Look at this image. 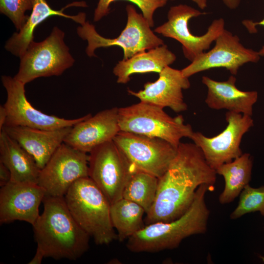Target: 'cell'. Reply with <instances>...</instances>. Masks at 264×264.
<instances>
[{"label":"cell","instance_id":"cell-1","mask_svg":"<svg viewBox=\"0 0 264 264\" xmlns=\"http://www.w3.org/2000/svg\"><path fill=\"white\" fill-rule=\"evenodd\" d=\"M217 175L196 144L180 142L168 169L158 178L154 202L146 214V225L179 217L191 205L201 185L214 187Z\"/></svg>","mask_w":264,"mask_h":264},{"label":"cell","instance_id":"cell-2","mask_svg":"<svg viewBox=\"0 0 264 264\" xmlns=\"http://www.w3.org/2000/svg\"><path fill=\"white\" fill-rule=\"evenodd\" d=\"M44 210L32 225L37 249L44 258L76 260L89 247V235L75 220L64 197L45 196Z\"/></svg>","mask_w":264,"mask_h":264},{"label":"cell","instance_id":"cell-3","mask_svg":"<svg viewBox=\"0 0 264 264\" xmlns=\"http://www.w3.org/2000/svg\"><path fill=\"white\" fill-rule=\"evenodd\" d=\"M211 188L208 185H201L192 204L183 214L170 221L147 224L127 239V249L135 253L172 249L188 237L204 234L210 215L205 197Z\"/></svg>","mask_w":264,"mask_h":264},{"label":"cell","instance_id":"cell-4","mask_svg":"<svg viewBox=\"0 0 264 264\" xmlns=\"http://www.w3.org/2000/svg\"><path fill=\"white\" fill-rule=\"evenodd\" d=\"M64 198L75 220L96 244L108 245L117 239L110 219V204L88 176L76 181Z\"/></svg>","mask_w":264,"mask_h":264},{"label":"cell","instance_id":"cell-5","mask_svg":"<svg viewBox=\"0 0 264 264\" xmlns=\"http://www.w3.org/2000/svg\"><path fill=\"white\" fill-rule=\"evenodd\" d=\"M118 121L121 131L160 138L176 148L194 132L182 115L172 117L163 109L141 101L118 108Z\"/></svg>","mask_w":264,"mask_h":264},{"label":"cell","instance_id":"cell-6","mask_svg":"<svg viewBox=\"0 0 264 264\" xmlns=\"http://www.w3.org/2000/svg\"><path fill=\"white\" fill-rule=\"evenodd\" d=\"M126 10V26L116 38H107L101 36L95 26L88 22L86 21L78 27V35L88 42L86 51L89 57L96 56L94 51L99 47L118 46L123 49V60H126L138 52L164 44L163 41L151 30L142 14L138 13L133 5L128 4Z\"/></svg>","mask_w":264,"mask_h":264},{"label":"cell","instance_id":"cell-7","mask_svg":"<svg viewBox=\"0 0 264 264\" xmlns=\"http://www.w3.org/2000/svg\"><path fill=\"white\" fill-rule=\"evenodd\" d=\"M64 37L65 33L55 26L44 41L32 42L20 57L19 69L14 77L25 85L40 77L59 76L71 67L75 61Z\"/></svg>","mask_w":264,"mask_h":264},{"label":"cell","instance_id":"cell-8","mask_svg":"<svg viewBox=\"0 0 264 264\" xmlns=\"http://www.w3.org/2000/svg\"><path fill=\"white\" fill-rule=\"evenodd\" d=\"M88 177L111 204L122 198L124 189L137 169L113 140L92 150L88 154Z\"/></svg>","mask_w":264,"mask_h":264},{"label":"cell","instance_id":"cell-9","mask_svg":"<svg viewBox=\"0 0 264 264\" xmlns=\"http://www.w3.org/2000/svg\"><path fill=\"white\" fill-rule=\"evenodd\" d=\"M205 14L186 4L171 6L167 14L168 21L154 31L179 42L185 57L192 62L209 49L211 44L224 29V21L220 18L212 22L203 35L193 34L189 28L190 20Z\"/></svg>","mask_w":264,"mask_h":264},{"label":"cell","instance_id":"cell-10","mask_svg":"<svg viewBox=\"0 0 264 264\" xmlns=\"http://www.w3.org/2000/svg\"><path fill=\"white\" fill-rule=\"evenodd\" d=\"M113 141L138 170L161 177L175 157L177 148L167 141L120 131Z\"/></svg>","mask_w":264,"mask_h":264},{"label":"cell","instance_id":"cell-11","mask_svg":"<svg viewBox=\"0 0 264 264\" xmlns=\"http://www.w3.org/2000/svg\"><path fill=\"white\" fill-rule=\"evenodd\" d=\"M88 155L63 143L40 170L38 184L45 196L64 197L78 179L88 176Z\"/></svg>","mask_w":264,"mask_h":264},{"label":"cell","instance_id":"cell-12","mask_svg":"<svg viewBox=\"0 0 264 264\" xmlns=\"http://www.w3.org/2000/svg\"><path fill=\"white\" fill-rule=\"evenodd\" d=\"M1 80L7 93L3 105L7 112L4 126L52 130L73 127L91 115L88 114L77 118L67 119L47 114L33 107L27 99L25 84L9 76L3 75Z\"/></svg>","mask_w":264,"mask_h":264},{"label":"cell","instance_id":"cell-13","mask_svg":"<svg viewBox=\"0 0 264 264\" xmlns=\"http://www.w3.org/2000/svg\"><path fill=\"white\" fill-rule=\"evenodd\" d=\"M224 130L211 137L194 132L190 137L201 150L208 164L215 170L242 154L240 144L243 135L254 126L251 116L228 111Z\"/></svg>","mask_w":264,"mask_h":264},{"label":"cell","instance_id":"cell-14","mask_svg":"<svg viewBox=\"0 0 264 264\" xmlns=\"http://www.w3.org/2000/svg\"><path fill=\"white\" fill-rule=\"evenodd\" d=\"M215 42L212 49L198 55L181 69L184 76L189 78L198 72L218 67L225 68L235 75L244 64L256 63L260 59L258 52L245 47L237 35L225 29Z\"/></svg>","mask_w":264,"mask_h":264},{"label":"cell","instance_id":"cell-15","mask_svg":"<svg viewBox=\"0 0 264 264\" xmlns=\"http://www.w3.org/2000/svg\"><path fill=\"white\" fill-rule=\"evenodd\" d=\"M45 196V190L37 183L10 181L0 187V224L20 220L33 225Z\"/></svg>","mask_w":264,"mask_h":264},{"label":"cell","instance_id":"cell-16","mask_svg":"<svg viewBox=\"0 0 264 264\" xmlns=\"http://www.w3.org/2000/svg\"><path fill=\"white\" fill-rule=\"evenodd\" d=\"M188 78L183 75L181 70L168 66L159 73L156 81L145 84L143 89L135 92L128 89V92L141 102L162 109L168 107L178 113L188 109L182 90L191 86Z\"/></svg>","mask_w":264,"mask_h":264},{"label":"cell","instance_id":"cell-17","mask_svg":"<svg viewBox=\"0 0 264 264\" xmlns=\"http://www.w3.org/2000/svg\"><path fill=\"white\" fill-rule=\"evenodd\" d=\"M120 131L118 108L107 109L90 115L75 125L64 143L80 151L89 153L98 146L111 140Z\"/></svg>","mask_w":264,"mask_h":264},{"label":"cell","instance_id":"cell-18","mask_svg":"<svg viewBox=\"0 0 264 264\" xmlns=\"http://www.w3.org/2000/svg\"><path fill=\"white\" fill-rule=\"evenodd\" d=\"M72 127L47 130L24 126H4L2 130L29 153L41 169L64 143Z\"/></svg>","mask_w":264,"mask_h":264},{"label":"cell","instance_id":"cell-19","mask_svg":"<svg viewBox=\"0 0 264 264\" xmlns=\"http://www.w3.org/2000/svg\"><path fill=\"white\" fill-rule=\"evenodd\" d=\"M236 78L233 75L224 81H218L203 76L202 83L207 88L205 102L211 109H225L251 116L253 106L258 99V92L241 90L236 87Z\"/></svg>","mask_w":264,"mask_h":264},{"label":"cell","instance_id":"cell-20","mask_svg":"<svg viewBox=\"0 0 264 264\" xmlns=\"http://www.w3.org/2000/svg\"><path fill=\"white\" fill-rule=\"evenodd\" d=\"M87 7L85 1H78L66 5L60 10L51 8L46 0H34L30 15L21 30L13 33L7 40L5 48L13 55L21 57L26 51L29 45L34 40V32L36 27L50 17L58 16L72 20L80 25L86 22V15L81 12L76 15H68L64 9L71 6Z\"/></svg>","mask_w":264,"mask_h":264},{"label":"cell","instance_id":"cell-21","mask_svg":"<svg viewBox=\"0 0 264 264\" xmlns=\"http://www.w3.org/2000/svg\"><path fill=\"white\" fill-rule=\"evenodd\" d=\"M176 55L163 44L156 47L138 52L126 60L118 62L113 69L117 83L126 84L133 74L149 72L160 73L176 60Z\"/></svg>","mask_w":264,"mask_h":264},{"label":"cell","instance_id":"cell-22","mask_svg":"<svg viewBox=\"0 0 264 264\" xmlns=\"http://www.w3.org/2000/svg\"><path fill=\"white\" fill-rule=\"evenodd\" d=\"M0 161L10 171L11 182L38 184L41 169L35 159L3 130L0 131Z\"/></svg>","mask_w":264,"mask_h":264},{"label":"cell","instance_id":"cell-23","mask_svg":"<svg viewBox=\"0 0 264 264\" xmlns=\"http://www.w3.org/2000/svg\"><path fill=\"white\" fill-rule=\"evenodd\" d=\"M252 166L250 154L244 153L216 170L217 174L223 176L225 182L224 189L219 197L220 204L231 203L240 196L251 180Z\"/></svg>","mask_w":264,"mask_h":264},{"label":"cell","instance_id":"cell-24","mask_svg":"<svg viewBox=\"0 0 264 264\" xmlns=\"http://www.w3.org/2000/svg\"><path fill=\"white\" fill-rule=\"evenodd\" d=\"M144 214L141 206L123 198L110 204L111 221L119 242L128 239L144 227Z\"/></svg>","mask_w":264,"mask_h":264},{"label":"cell","instance_id":"cell-25","mask_svg":"<svg viewBox=\"0 0 264 264\" xmlns=\"http://www.w3.org/2000/svg\"><path fill=\"white\" fill-rule=\"evenodd\" d=\"M158 182L157 177L137 170L127 183L122 198L138 204L147 214L154 202Z\"/></svg>","mask_w":264,"mask_h":264},{"label":"cell","instance_id":"cell-26","mask_svg":"<svg viewBox=\"0 0 264 264\" xmlns=\"http://www.w3.org/2000/svg\"><path fill=\"white\" fill-rule=\"evenodd\" d=\"M255 212H259L264 216V186L254 188L248 184L240 194L238 205L231 213L230 218L236 220Z\"/></svg>","mask_w":264,"mask_h":264},{"label":"cell","instance_id":"cell-27","mask_svg":"<svg viewBox=\"0 0 264 264\" xmlns=\"http://www.w3.org/2000/svg\"><path fill=\"white\" fill-rule=\"evenodd\" d=\"M118 0H99L94 13V21L98 22L110 12V5L111 2ZM136 5L141 11L144 17L150 26L154 25L153 16L158 8L164 6L168 0H124Z\"/></svg>","mask_w":264,"mask_h":264},{"label":"cell","instance_id":"cell-28","mask_svg":"<svg viewBox=\"0 0 264 264\" xmlns=\"http://www.w3.org/2000/svg\"><path fill=\"white\" fill-rule=\"evenodd\" d=\"M34 2V0H0V11L11 20L19 31L28 19L26 11L32 10Z\"/></svg>","mask_w":264,"mask_h":264},{"label":"cell","instance_id":"cell-29","mask_svg":"<svg viewBox=\"0 0 264 264\" xmlns=\"http://www.w3.org/2000/svg\"><path fill=\"white\" fill-rule=\"evenodd\" d=\"M11 175L9 169L0 161V186L2 187L11 181Z\"/></svg>","mask_w":264,"mask_h":264},{"label":"cell","instance_id":"cell-30","mask_svg":"<svg viewBox=\"0 0 264 264\" xmlns=\"http://www.w3.org/2000/svg\"><path fill=\"white\" fill-rule=\"evenodd\" d=\"M242 24L246 27L250 33H255L256 29L255 26L257 25H261L264 26V18L258 22H253L250 20H245L242 22ZM260 56H264V45L258 51Z\"/></svg>","mask_w":264,"mask_h":264},{"label":"cell","instance_id":"cell-31","mask_svg":"<svg viewBox=\"0 0 264 264\" xmlns=\"http://www.w3.org/2000/svg\"><path fill=\"white\" fill-rule=\"evenodd\" d=\"M7 118V112L4 106H0V131L4 127Z\"/></svg>","mask_w":264,"mask_h":264},{"label":"cell","instance_id":"cell-32","mask_svg":"<svg viewBox=\"0 0 264 264\" xmlns=\"http://www.w3.org/2000/svg\"><path fill=\"white\" fill-rule=\"evenodd\" d=\"M44 258L43 254L39 250L36 249V253L32 259L28 263L29 264H40Z\"/></svg>","mask_w":264,"mask_h":264},{"label":"cell","instance_id":"cell-33","mask_svg":"<svg viewBox=\"0 0 264 264\" xmlns=\"http://www.w3.org/2000/svg\"><path fill=\"white\" fill-rule=\"evenodd\" d=\"M241 0H222L225 5L230 9H235L239 5Z\"/></svg>","mask_w":264,"mask_h":264},{"label":"cell","instance_id":"cell-34","mask_svg":"<svg viewBox=\"0 0 264 264\" xmlns=\"http://www.w3.org/2000/svg\"><path fill=\"white\" fill-rule=\"evenodd\" d=\"M196 3L198 7L203 10L207 7V0H191Z\"/></svg>","mask_w":264,"mask_h":264}]
</instances>
